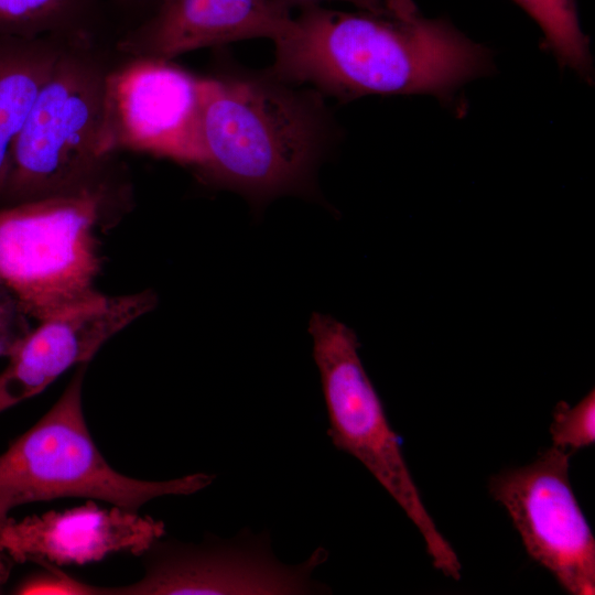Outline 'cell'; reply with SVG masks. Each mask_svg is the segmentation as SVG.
<instances>
[{
	"instance_id": "44dd1931",
	"label": "cell",
	"mask_w": 595,
	"mask_h": 595,
	"mask_svg": "<svg viewBox=\"0 0 595 595\" xmlns=\"http://www.w3.org/2000/svg\"><path fill=\"white\" fill-rule=\"evenodd\" d=\"M118 4L126 8H139L147 9V14H150L155 7L160 3L161 0H113Z\"/></svg>"
},
{
	"instance_id": "30bf717a",
	"label": "cell",
	"mask_w": 595,
	"mask_h": 595,
	"mask_svg": "<svg viewBox=\"0 0 595 595\" xmlns=\"http://www.w3.org/2000/svg\"><path fill=\"white\" fill-rule=\"evenodd\" d=\"M152 290L96 292L33 327L0 372V413L41 393L74 366L88 364L110 338L152 311Z\"/></svg>"
},
{
	"instance_id": "d6986e66",
	"label": "cell",
	"mask_w": 595,
	"mask_h": 595,
	"mask_svg": "<svg viewBox=\"0 0 595 595\" xmlns=\"http://www.w3.org/2000/svg\"><path fill=\"white\" fill-rule=\"evenodd\" d=\"M281 4L285 6L290 10L293 8L303 9L311 6H318L324 1H343L354 4L356 8L363 11L371 12L380 15H390L387 11L382 0H277Z\"/></svg>"
},
{
	"instance_id": "5bb4252c",
	"label": "cell",
	"mask_w": 595,
	"mask_h": 595,
	"mask_svg": "<svg viewBox=\"0 0 595 595\" xmlns=\"http://www.w3.org/2000/svg\"><path fill=\"white\" fill-rule=\"evenodd\" d=\"M106 0H0V37L93 34Z\"/></svg>"
},
{
	"instance_id": "7a4b0ae2",
	"label": "cell",
	"mask_w": 595,
	"mask_h": 595,
	"mask_svg": "<svg viewBox=\"0 0 595 595\" xmlns=\"http://www.w3.org/2000/svg\"><path fill=\"white\" fill-rule=\"evenodd\" d=\"M335 131L315 88L286 83L268 69L205 77L197 170L256 206L284 194L307 195Z\"/></svg>"
},
{
	"instance_id": "ba28073f",
	"label": "cell",
	"mask_w": 595,
	"mask_h": 595,
	"mask_svg": "<svg viewBox=\"0 0 595 595\" xmlns=\"http://www.w3.org/2000/svg\"><path fill=\"white\" fill-rule=\"evenodd\" d=\"M572 454L551 446L490 478L528 555L572 595L595 594V538L570 482Z\"/></svg>"
},
{
	"instance_id": "52a82bcc",
	"label": "cell",
	"mask_w": 595,
	"mask_h": 595,
	"mask_svg": "<svg viewBox=\"0 0 595 595\" xmlns=\"http://www.w3.org/2000/svg\"><path fill=\"white\" fill-rule=\"evenodd\" d=\"M140 580L102 587L101 595H291L326 594L329 588L312 575L328 559L320 547L300 564L280 562L263 533L242 530L234 539L207 537L185 543L165 536L141 555Z\"/></svg>"
},
{
	"instance_id": "ffe728a7",
	"label": "cell",
	"mask_w": 595,
	"mask_h": 595,
	"mask_svg": "<svg viewBox=\"0 0 595 595\" xmlns=\"http://www.w3.org/2000/svg\"><path fill=\"white\" fill-rule=\"evenodd\" d=\"M391 17L401 21H412L419 17L415 3L412 0H382Z\"/></svg>"
},
{
	"instance_id": "9c48e42d",
	"label": "cell",
	"mask_w": 595,
	"mask_h": 595,
	"mask_svg": "<svg viewBox=\"0 0 595 595\" xmlns=\"http://www.w3.org/2000/svg\"><path fill=\"white\" fill-rule=\"evenodd\" d=\"M205 77L165 60L134 58L112 67L107 80V151L145 152L202 164L201 115Z\"/></svg>"
},
{
	"instance_id": "277c9868",
	"label": "cell",
	"mask_w": 595,
	"mask_h": 595,
	"mask_svg": "<svg viewBox=\"0 0 595 595\" xmlns=\"http://www.w3.org/2000/svg\"><path fill=\"white\" fill-rule=\"evenodd\" d=\"M87 364L77 366L52 408L0 454V522L15 507L63 497L100 500L138 511L163 496H188L215 479L195 473L143 480L113 469L91 437L83 411Z\"/></svg>"
},
{
	"instance_id": "7c38bea8",
	"label": "cell",
	"mask_w": 595,
	"mask_h": 595,
	"mask_svg": "<svg viewBox=\"0 0 595 595\" xmlns=\"http://www.w3.org/2000/svg\"><path fill=\"white\" fill-rule=\"evenodd\" d=\"M293 20L277 0H161L127 31L117 51L128 57L172 61L192 51L231 42H275Z\"/></svg>"
},
{
	"instance_id": "4fadbf2b",
	"label": "cell",
	"mask_w": 595,
	"mask_h": 595,
	"mask_svg": "<svg viewBox=\"0 0 595 595\" xmlns=\"http://www.w3.org/2000/svg\"><path fill=\"white\" fill-rule=\"evenodd\" d=\"M71 37H0V202L18 136Z\"/></svg>"
},
{
	"instance_id": "8992f818",
	"label": "cell",
	"mask_w": 595,
	"mask_h": 595,
	"mask_svg": "<svg viewBox=\"0 0 595 595\" xmlns=\"http://www.w3.org/2000/svg\"><path fill=\"white\" fill-rule=\"evenodd\" d=\"M309 333L332 444L358 459L402 508L419 530L433 566L445 576L459 580L462 564L423 504L400 440L363 366L356 333L318 312L311 316Z\"/></svg>"
},
{
	"instance_id": "ac0fdd59",
	"label": "cell",
	"mask_w": 595,
	"mask_h": 595,
	"mask_svg": "<svg viewBox=\"0 0 595 595\" xmlns=\"http://www.w3.org/2000/svg\"><path fill=\"white\" fill-rule=\"evenodd\" d=\"M32 320L19 299L0 282V357H9L30 334Z\"/></svg>"
},
{
	"instance_id": "9a60e30c",
	"label": "cell",
	"mask_w": 595,
	"mask_h": 595,
	"mask_svg": "<svg viewBox=\"0 0 595 595\" xmlns=\"http://www.w3.org/2000/svg\"><path fill=\"white\" fill-rule=\"evenodd\" d=\"M540 26L547 47L561 66L584 78L592 75L588 37L582 32L575 0H513Z\"/></svg>"
},
{
	"instance_id": "5b68a950",
	"label": "cell",
	"mask_w": 595,
	"mask_h": 595,
	"mask_svg": "<svg viewBox=\"0 0 595 595\" xmlns=\"http://www.w3.org/2000/svg\"><path fill=\"white\" fill-rule=\"evenodd\" d=\"M113 183L0 206V282L41 322L98 292V232L110 218Z\"/></svg>"
},
{
	"instance_id": "8fae6325",
	"label": "cell",
	"mask_w": 595,
	"mask_h": 595,
	"mask_svg": "<svg viewBox=\"0 0 595 595\" xmlns=\"http://www.w3.org/2000/svg\"><path fill=\"white\" fill-rule=\"evenodd\" d=\"M165 536V524L151 516L94 501L0 522V553L12 562L85 565L117 552L141 555Z\"/></svg>"
},
{
	"instance_id": "6da1fadb",
	"label": "cell",
	"mask_w": 595,
	"mask_h": 595,
	"mask_svg": "<svg viewBox=\"0 0 595 595\" xmlns=\"http://www.w3.org/2000/svg\"><path fill=\"white\" fill-rule=\"evenodd\" d=\"M274 45L271 74L344 101L411 94L447 100L489 67L487 50L447 21H401L321 4L301 9Z\"/></svg>"
},
{
	"instance_id": "2e32d148",
	"label": "cell",
	"mask_w": 595,
	"mask_h": 595,
	"mask_svg": "<svg viewBox=\"0 0 595 595\" xmlns=\"http://www.w3.org/2000/svg\"><path fill=\"white\" fill-rule=\"evenodd\" d=\"M552 446L570 454L595 443V390L576 404L560 401L554 407L550 425Z\"/></svg>"
},
{
	"instance_id": "e0dca14e",
	"label": "cell",
	"mask_w": 595,
	"mask_h": 595,
	"mask_svg": "<svg viewBox=\"0 0 595 595\" xmlns=\"http://www.w3.org/2000/svg\"><path fill=\"white\" fill-rule=\"evenodd\" d=\"M42 571L29 575L14 588V594H66V595H100V587L79 581L66 573L60 566L42 563Z\"/></svg>"
},
{
	"instance_id": "3957f363",
	"label": "cell",
	"mask_w": 595,
	"mask_h": 595,
	"mask_svg": "<svg viewBox=\"0 0 595 595\" xmlns=\"http://www.w3.org/2000/svg\"><path fill=\"white\" fill-rule=\"evenodd\" d=\"M111 68L93 34L66 42L18 136L0 206L111 181L104 139Z\"/></svg>"
}]
</instances>
